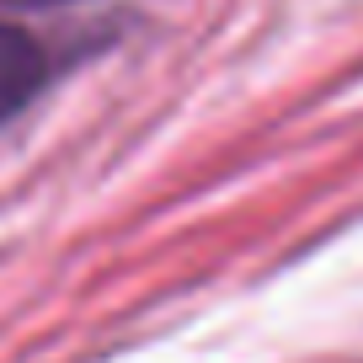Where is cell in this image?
<instances>
[{"mask_svg":"<svg viewBox=\"0 0 363 363\" xmlns=\"http://www.w3.org/2000/svg\"><path fill=\"white\" fill-rule=\"evenodd\" d=\"M43 86V54L27 33L0 22V123L16 113V107Z\"/></svg>","mask_w":363,"mask_h":363,"instance_id":"6da1fadb","label":"cell"},{"mask_svg":"<svg viewBox=\"0 0 363 363\" xmlns=\"http://www.w3.org/2000/svg\"><path fill=\"white\" fill-rule=\"evenodd\" d=\"M0 6H48V0H0Z\"/></svg>","mask_w":363,"mask_h":363,"instance_id":"7a4b0ae2","label":"cell"}]
</instances>
